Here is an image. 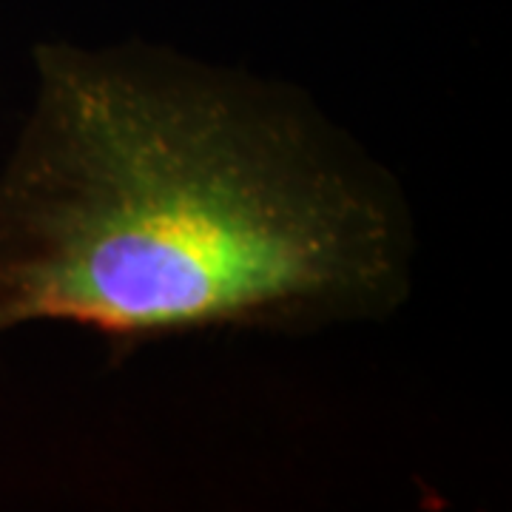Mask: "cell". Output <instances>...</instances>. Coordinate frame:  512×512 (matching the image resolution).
I'll list each match as a JSON object with an SVG mask.
<instances>
[{
    "mask_svg": "<svg viewBox=\"0 0 512 512\" xmlns=\"http://www.w3.org/2000/svg\"><path fill=\"white\" fill-rule=\"evenodd\" d=\"M35 74L0 171V336H302L407 302V197L305 92L151 43H40Z\"/></svg>",
    "mask_w": 512,
    "mask_h": 512,
    "instance_id": "1",
    "label": "cell"
}]
</instances>
